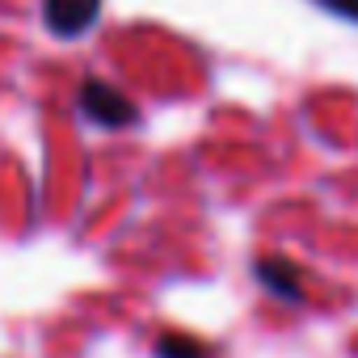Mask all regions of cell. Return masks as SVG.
Listing matches in <instances>:
<instances>
[{"label":"cell","mask_w":358,"mask_h":358,"mask_svg":"<svg viewBox=\"0 0 358 358\" xmlns=\"http://www.w3.org/2000/svg\"><path fill=\"white\" fill-rule=\"evenodd\" d=\"M253 274H257V282L266 291H274L282 299H303V270L295 262H287V257H262L253 266Z\"/></svg>","instance_id":"obj_3"},{"label":"cell","mask_w":358,"mask_h":358,"mask_svg":"<svg viewBox=\"0 0 358 358\" xmlns=\"http://www.w3.org/2000/svg\"><path fill=\"white\" fill-rule=\"evenodd\" d=\"M80 110H85V118H93L97 127H131L139 114H135V101L122 93V89H114L110 80H97V76H89L85 85H80Z\"/></svg>","instance_id":"obj_1"},{"label":"cell","mask_w":358,"mask_h":358,"mask_svg":"<svg viewBox=\"0 0 358 358\" xmlns=\"http://www.w3.org/2000/svg\"><path fill=\"white\" fill-rule=\"evenodd\" d=\"M97 13H101V0H43V22L59 38L85 34L97 22Z\"/></svg>","instance_id":"obj_2"},{"label":"cell","mask_w":358,"mask_h":358,"mask_svg":"<svg viewBox=\"0 0 358 358\" xmlns=\"http://www.w3.org/2000/svg\"><path fill=\"white\" fill-rule=\"evenodd\" d=\"M316 5L337 13V17H345V22H358V0H316Z\"/></svg>","instance_id":"obj_5"},{"label":"cell","mask_w":358,"mask_h":358,"mask_svg":"<svg viewBox=\"0 0 358 358\" xmlns=\"http://www.w3.org/2000/svg\"><path fill=\"white\" fill-rule=\"evenodd\" d=\"M156 354L160 358H211V350L203 341H194V337H164L156 345Z\"/></svg>","instance_id":"obj_4"}]
</instances>
